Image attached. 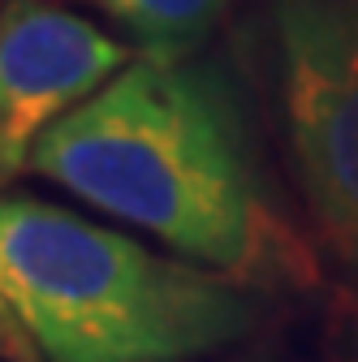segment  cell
I'll list each match as a JSON object with an SVG mask.
<instances>
[{
	"mask_svg": "<svg viewBox=\"0 0 358 362\" xmlns=\"http://www.w3.org/2000/svg\"><path fill=\"white\" fill-rule=\"evenodd\" d=\"M267 35L302 207L358 281V0H267Z\"/></svg>",
	"mask_w": 358,
	"mask_h": 362,
	"instance_id": "obj_3",
	"label": "cell"
},
{
	"mask_svg": "<svg viewBox=\"0 0 358 362\" xmlns=\"http://www.w3.org/2000/svg\"><path fill=\"white\" fill-rule=\"evenodd\" d=\"M229 362H277V358H267V354H250V358H229Z\"/></svg>",
	"mask_w": 358,
	"mask_h": 362,
	"instance_id": "obj_6",
	"label": "cell"
},
{
	"mask_svg": "<svg viewBox=\"0 0 358 362\" xmlns=\"http://www.w3.org/2000/svg\"><path fill=\"white\" fill-rule=\"evenodd\" d=\"M121 26L139 57H195L238 0H78Z\"/></svg>",
	"mask_w": 358,
	"mask_h": 362,
	"instance_id": "obj_5",
	"label": "cell"
},
{
	"mask_svg": "<svg viewBox=\"0 0 358 362\" xmlns=\"http://www.w3.org/2000/svg\"><path fill=\"white\" fill-rule=\"evenodd\" d=\"M354 362H358V358H354Z\"/></svg>",
	"mask_w": 358,
	"mask_h": 362,
	"instance_id": "obj_7",
	"label": "cell"
},
{
	"mask_svg": "<svg viewBox=\"0 0 358 362\" xmlns=\"http://www.w3.org/2000/svg\"><path fill=\"white\" fill-rule=\"evenodd\" d=\"M246 281L35 194H0V332L39 362H207L259 324Z\"/></svg>",
	"mask_w": 358,
	"mask_h": 362,
	"instance_id": "obj_2",
	"label": "cell"
},
{
	"mask_svg": "<svg viewBox=\"0 0 358 362\" xmlns=\"http://www.w3.org/2000/svg\"><path fill=\"white\" fill-rule=\"evenodd\" d=\"M35 177L246 281L272 255V211L229 82L190 57H134L30 156Z\"/></svg>",
	"mask_w": 358,
	"mask_h": 362,
	"instance_id": "obj_1",
	"label": "cell"
},
{
	"mask_svg": "<svg viewBox=\"0 0 358 362\" xmlns=\"http://www.w3.org/2000/svg\"><path fill=\"white\" fill-rule=\"evenodd\" d=\"M129 65V43L52 0H0V194L57 121Z\"/></svg>",
	"mask_w": 358,
	"mask_h": 362,
	"instance_id": "obj_4",
	"label": "cell"
}]
</instances>
